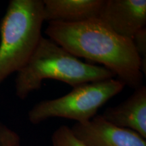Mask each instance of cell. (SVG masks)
Instances as JSON below:
<instances>
[{
  "mask_svg": "<svg viewBox=\"0 0 146 146\" xmlns=\"http://www.w3.org/2000/svg\"><path fill=\"white\" fill-rule=\"evenodd\" d=\"M45 33L76 57L101 64L131 88L143 85L141 62L132 39L116 34L99 18L49 23Z\"/></svg>",
  "mask_w": 146,
  "mask_h": 146,
  "instance_id": "obj_1",
  "label": "cell"
},
{
  "mask_svg": "<svg viewBox=\"0 0 146 146\" xmlns=\"http://www.w3.org/2000/svg\"><path fill=\"white\" fill-rule=\"evenodd\" d=\"M114 73L101 66L84 62L50 38L42 36L25 66L17 72L16 95L26 99L41 88L44 80L54 79L70 85L114 78Z\"/></svg>",
  "mask_w": 146,
  "mask_h": 146,
  "instance_id": "obj_2",
  "label": "cell"
},
{
  "mask_svg": "<svg viewBox=\"0 0 146 146\" xmlns=\"http://www.w3.org/2000/svg\"><path fill=\"white\" fill-rule=\"evenodd\" d=\"M42 0H11L0 25V84L25 66L42 36Z\"/></svg>",
  "mask_w": 146,
  "mask_h": 146,
  "instance_id": "obj_3",
  "label": "cell"
},
{
  "mask_svg": "<svg viewBox=\"0 0 146 146\" xmlns=\"http://www.w3.org/2000/svg\"><path fill=\"white\" fill-rule=\"evenodd\" d=\"M125 85L118 78L90 82L74 87L60 98L38 102L28 112L29 122L38 125L53 118L86 123L97 115L104 104L123 90Z\"/></svg>",
  "mask_w": 146,
  "mask_h": 146,
  "instance_id": "obj_4",
  "label": "cell"
},
{
  "mask_svg": "<svg viewBox=\"0 0 146 146\" xmlns=\"http://www.w3.org/2000/svg\"><path fill=\"white\" fill-rule=\"evenodd\" d=\"M70 129L86 146H146V139L137 133L112 125L101 115Z\"/></svg>",
  "mask_w": 146,
  "mask_h": 146,
  "instance_id": "obj_5",
  "label": "cell"
},
{
  "mask_svg": "<svg viewBox=\"0 0 146 146\" xmlns=\"http://www.w3.org/2000/svg\"><path fill=\"white\" fill-rule=\"evenodd\" d=\"M99 19L116 34L130 38L146 25L145 0H104Z\"/></svg>",
  "mask_w": 146,
  "mask_h": 146,
  "instance_id": "obj_6",
  "label": "cell"
},
{
  "mask_svg": "<svg viewBox=\"0 0 146 146\" xmlns=\"http://www.w3.org/2000/svg\"><path fill=\"white\" fill-rule=\"evenodd\" d=\"M101 116L118 127L132 130L146 139V87L142 85L135 89L127 100L108 107Z\"/></svg>",
  "mask_w": 146,
  "mask_h": 146,
  "instance_id": "obj_7",
  "label": "cell"
},
{
  "mask_svg": "<svg viewBox=\"0 0 146 146\" xmlns=\"http://www.w3.org/2000/svg\"><path fill=\"white\" fill-rule=\"evenodd\" d=\"M104 0H43V21L76 23L99 18Z\"/></svg>",
  "mask_w": 146,
  "mask_h": 146,
  "instance_id": "obj_8",
  "label": "cell"
},
{
  "mask_svg": "<svg viewBox=\"0 0 146 146\" xmlns=\"http://www.w3.org/2000/svg\"><path fill=\"white\" fill-rule=\"evenodd\" d=\"M52 146H86L72 133L70 127L61 125L52 135Z\"/></svg>",
  "mask_w": 146,
  "mask_h": 146,
  "instance_id": "obj_9",
  "label": "cell"
},
{
  "mask_svg": "<svg viewBox=\"0 0 146 146\" xmlns=\"http://www.w3.org/2000/svg\"><path fill=\"white\" fill-rule=\"evenodd\" d=\"M134 47L141 62V70L146 74V29H141L132 37Z\"/></svg>",
  "mask_w": 146,
  "mask_h": 146,
  "instance_id": "obj_10",
  "label": "cell"
},
{
  "mask_svg": "<svg viewBox=\"0 0 146 146\" xmlns=\"http://www.w3.org/2000/svg\"><path fill=\"white\" fill-rule=\"evenodd\" d=\"M0 146H21L19 135L0 120Z\"/></svg>",
  "mask_w": 146,
  "mask_h": 146,
  "instance_id": "obj_11",
  "label": "cell"
}]
</instances>
